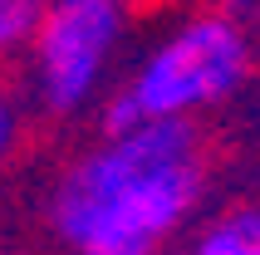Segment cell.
I'll return each instance as SVG.
<instances>
[{
  "mask_svg": "<svg viewBox=\"0 0 260 255\" xmlns=\"http://www.w3.org/2000/svg\"><path fill=\"white\" fill-rule=\"evenodd\" d=\"M202 197L197 133L187 118H152L108 133L54 192V231L74 255H157Z\"/></svg>",
  "mask_w": 260,
  "mask_h": 255,
  "instance_id": "6da1fadb",
  "label": "cell"
},
{
  "mask_svg": "<svg viewBox=\"0 0 260 255\" xmlns=\"http://www.w3.org/2000/svg\"><path fill=\"white\" fill-rule=\"evenodd\" d=\"M250 44L241 20L226 10L197 15L147 54V64L103 108V133H133L152 118H191L241 88Z\"/></svg>",
  "mask_w": 260,
  "mask_h": 255,
  "instance_id": "7a4b0ae2",
  "label": "cell"
},
{
  "mask_svg": "<svg viewBox=\"0 0 260 255\" xmlns=\"http://www.w3.org/2000/svg\"><path fill=\"white\" fill-rule=\"evenodd\" d=\"M123 35V0H49L35 29V93L49 113H74L93 99L113 44Z\"/></svg>",
  "mask_w": 260,
  "mask_h": 255,
  "instance_id": "3957f363",
  "label": "cell"
},
{
  "mask_svg": "<svg viewBox=\"0 0 260 255\" xmlns=\"http://www.w3.org/2000/svg\"><path fill=\"white\" fill-rule=\"evenodd\" d=\"M187 255H260V206L221 216L216 226L202 231V241Z\"/></svg>",
  "mask_w": 260,
  "mask_h": 255,
  "instance_id": "277c9868",
  "label": "cell"
},
{
  "mask_svg": "<svg viewBox=\"0 0 260 255\" xmlns=\"http://www.w3.org/2000/svg\"><path fill=\"white\" fill-rule=\"evenodd\" d=\"M40 20H44V5H40V0H0V59L35 40Z\"/></svg>",
  "mask_w": 260,
  "mask_h": 255,
  "instance_id": "5b68a950",
  "label": "cell"
},
{
  "mask_svg": "<svg viewBox=\"0 0 260 255\" xmlns=\"http://www.w3.org/2000/svg\"><path fill=\"white\" fill-rule=\"evenodd\" d=\"M15 138H20V113H15L10 93H0V162L15 152Z\"/></svg>",
  "mask_w": 260,
  "mask_h": 255,
  "instance_id": "8992f818",
  "label": "cell"
},
{
  "mask_svg": "<svg viewBox=\"0 0 260 255\" xmlns=\"http://www.w3.org/2000/svg\"><path fill=\"white\" fill-rule=\"evenodd\" d=\"M0 255H5V250H0Z\"/></svg>",
  "mask_w": 260,
  "mask_h": 255,
  "instance_id": "52a82bcc",
  "label": "cell"
}]
</instances>
